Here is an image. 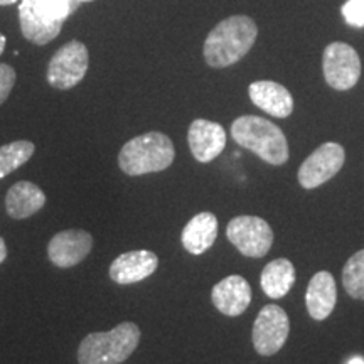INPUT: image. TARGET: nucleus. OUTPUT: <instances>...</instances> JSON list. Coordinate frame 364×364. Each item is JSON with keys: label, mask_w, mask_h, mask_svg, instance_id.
Returning <instances> with one entry per match:
<instances>
[{"label": "nucleus", "mask_w": 364, "mask_h": 364, "mask_svg": "<svg viewBox=\"0 0 364 364\" xmlns=\"http://www.w3.org/2000/svg\"><path fill=\"white\" fill-rule=\"evenodd\" d=\"M258 27L247 16H233L221 21L204 43V59L211 68H228L238 63L253 48Z\"/></svg>", "instance_id": "f257e3e1"}, {"label": "nucleus", "mask_w": 364, "mask_h": 364, "mask_svg": "<svg viewBox=\"0 0 364 364\" xmlns=\"http://www.w3.org/2000/svg\"><path fill=\"white\" fill-rule=\"evenodd\" d=\"M231 136L240 147L257 154L270 166H284L289 161V144L284 132L267 118L255 115L236 118L231 125Z\"/></svg>", "instance_id": "f03ea898"}, {"label": "nucleus", "mask_w": 364, "mask_h": 364, "mask_svg": "<svg viewBox=\"0 0 364 364\" xmlns=\"http://www.w3.org/2000/svg\"><path fill=\"white\" fill-rule=\"evenodd\" d=\"M176 159L172 140L161 132H149L132 139L118 154V166L127 176L136 177L166 171Z\"/></svg>", "instance_id": "7ed1b4c3"}, {"label": "nucleus", "mask_w": 364, "mask_h": 364, "mask_svg": "<svg viewBox=\"0 0 364 364\" xmlns=\"http://www.w3.org/2000/svg\"><path fill=\"white\" fill-rule=\"evenodd\" d=\"M140 329L134 322H122L108 332H91L80 343V364H122L135 353Z\"/></svg>", "instance_id": "20e7f679"}, {"label": "nucleus", "mask_w": 364, "mask_h": 364, "mask_svg": "<svg viewBox=\"0 0 364 364\" xmlns=\"http://www.w3.org/2000/svg\"><path fill=\"white\" fill-rule=\"evenodd\" d=\"M76 4V0H19L22 36L33 44L51 43L61 33Z\"/></svg>", "instance_id": "39448f33"}, {"label": "nucleus", "mask_w": 364, "mask_h": 364, "mask_svg": "<svg viewBox=\"0 0 364 364\" xmlns=\"http://www.w3.org/2000/svg\"><path fill=\"white\" fill-rule=\"evenodd\" d=\"M90 65L88 48L80 41L59 48L48 65V83L58 90H71L83 81Z\"/></svg>", "instance_id": "423d86ee"}, {"label": "nucleus", "mask_w": 364, "mask_h": 364, "mask_svg": "<svg viewBox=\"0 0 364 364\" xmlns=\"http://www.w3.org/2000/svg\"><path fill=\"white\" fill-rule=\"evenodd\" d=\"M226 236L241 255L248 258H262L270 252L273 231L263 218L236 216L228 223Z\"/></svg>", "instance_id": "0eeeda50"}, {"label": "nucleus", "mask_w": 364, "mask_h": 364, "mask_svg": "<svg viewBox=\"0 0 364 364\" xmlns=\"http://www.w3.org/2000/svg\"><path fill=\"white\" fill-rule=\"evenodd\" d=\"M290 332V321L284 309L268 304L258 312L253 324V348L262 356H273L284 348Z\"/></svg>", "instance_id": "6e6552de"}, {"label": "nucleus", "mask_w": 364, "mask_h": 364, "mask_svg": "<svg viewBox=\"0 0 364 364\" xmlns=\"http://www.w3.org/2000/svg\"><path fill=\"white\" fill-rule=\"evenodd\" d=\"M324 78L331 88L338 91L351 90L361 76V59L356 49L346 43H332L322 56Z\"/></svg>", "instance_id": "1a4fd4ad"}, {"label": "nucleus", "mask_w": 364, "mask_h": 364, "mask_svg": "<svg viewBox=\"0 0 364 364\" xmlns=\"http://www.w3.org/2000/svg\"><path fill=\"white\" fill-rule=\"evenodd\" d=\"M344 161L346 152L343 145L336 142L322 144L300 166L297 176L300 186L304 189L318 188L343 169Z\"/></svg>", "instance_id": "9d476101"}, {"label": "nucleus", "mask_w": 364, "mask_h": 364, "mask_svg": "<svg viewBox=\"0 0 364 364\" xmlns=\"http://www.w3.org/2000/svg\"><path fill=\"white\" fill-rule=\"evenodd\" d=\"M93 248V236L85 230L59 231L48 245V257L53 265L71 268L88 257Z\"/></svg>", "instance_id": "9b49d317"}, {"label": "nucleus", "mask_w": 364, "mask_h": 364, "mask_svg": "<svg viewBox=\"0 0 364 364\" xmlns=\"http://www.w3.org/2000/svg\"><path fill=\"white\" fill-rule=\"evenodd\" d=\"M226 130L216 122L198 118L189 127V149L196 161L201 164H208L220 157L226 147Z\"/></svg>", "instance_id": "f8f14e48"}, {"label": "nucleus", "mask_w": 364, "mask_h": 364, "mask_svg": "<svg viewBox=\"0 0 364 364\" xmlns=\"http://www.w3.org/2000/svg\"><path fill=\"white\" fill-rule=\"evenodd\" d=\"M159 267L156 253L149 250H135L117 257L110 265V279L118 285H132L149 279Z\"/></svg>", "instance_id": "ddd939ff"}, {"label": "nucleus", "mask_w": 364, "mask_h": 364, "mask_svg": "<svg viewBox=\"0 0 364 364\" xmlns=\"http://www.w3.org/2000/svg\"><path fill=\"white\" fill-rule=\"evenodd\" d=\"M211 299L223 316H241L252 302V287L241 275H230L213 287Z\"/></svg>", "instance_id": "4468645a"}, {"label": "nucleus", "mask_w": 364, "mask_h": 364, "mask_svg": "<svg viewBox=\"0 0 364 364\" xmlns=\"http://www.w3.org/2000/svg\"><path fill=\"white\" fill-rule=\"evenodd\" d=\"M250 98L260 110L275 118H287L294 112V98L284 85L275 81H255L248 88Z\"/></svg>", "instance_id": "2eb2a0df"}, {"label": "nucleus", "mask_w": 364, "mask_h": 364, "mask_svg": "<svg viewBox=\"0 0 364 364\" xmlns=\"http://www.w3.org/2000/svg\"><path fill=\"white\" fill-rule=\"evenodd\" d=\"M338 302V289L332 273L317 272L309 282L306 292V307L316 321H324L332 314Z\"/></svg>", "instance_id": "dca6fc26"}, {"label": "nucleus", "mask_w": 364, "mask_h": 364, "mask_svg": "<svg viewBox=\"0 0 364 364\" xmlns=\"http://www.w3.org/2000/svg\"><path fill=\"white\" fill-rule=\"evenodd\" d=\"M218 238V218L213 213H199L189 220L181 235L182 247L191 255H203L215 245Z\"/></svg>", "instance_id": "f3484780"}, {"label": "nucleus", "mask_w": 364, "mask_h": 364, "mask_svg": "<svg viewBox=\"0 0 364 364\" xmlns=\"http://www.w3.org/2000/svg\"><path fill=\"white\" fill-rule=\"evenodd\" d=\"M44 204L46 194L43 189L29 181L16 182L6 196L7 215L12 220H26L41 211Z\"/></svg>", "instance_id": "a211bd4d"}, {"label": "nucleus", "mask_w": 364, "mask_h": 364, "mask_svg": "<svg viewBox=\"0 0 364 364\" xmlns=\"http://www.w3.org/2000/svg\"><path fill=\"white\" fill-rule=\"evenodd\" d=\"M295 284V267L287 258H277L263 268L260 275L262 290L270 299H282Z\"/></svg>", "instance_id": "6ab92c4d"}, {"label": "nucleus", "mask_w": 364, "mask_h": 364, "mask_svg": "<svg viewBox=\"0 0 364 364\" xmlns=\"http://www.w3.org/2000/svg\"><path fill=\"white\" fill-rule=\"evenodd\" d=\"M36 145L29 140H16L0 147V179L12 174L34 156Z\"/></svg>", "instance_id": "aec40b11"}, {"label": "nucleus", "mask_w": 364, "mask_h": 364, "mask_svg": "<svg viewBox=\"0 0 364 364\" xmlns=\"http://www.w3.org/2000/svg\"><path fill=\"white\" fill-rule=\"evenodd\" d=\"M343 285L353 299L364 300V250L354 253L343 268Z\"/></svg>", "instance_id": "412c9836"}, {"label": "nucleus", "mask_w": 364, "mask_h": 364, "mask_svg": "<svg viewBox=\"0 0 364 364\" xmlns=\"http://www.w3.org/2000/svg\"><path fill=\"white\" fill-rule=\"evenodd\" d=\"M341 12L349 26L364 27V0H348Z\"/></svg>", "instance_id": "4be33fe9"}, {"label": "nucleus", "mask_w": 364, "mask_h": 364, "mask_svg": "<svg viewBox=\"0 0 364 364\" xmlns=\"http://www.w3.org/2000/svg\"><path fill=\"white\" fill-rule=\"evenodd\" d=\"M14 85H16V71H14V68L0 63V105L9 98Z\"/></svg>", "instance_id": "5701e85b"}, {"label": "nucleus", "mask_w": 364, "mask_h": 364, "mask_svg": "<svg viewBox=\"0 0 364 364\" xmlns=\"http://www.w3.org/2000/svg\"><path fill=\"white\" fill-rule=\"evenodd\" d=\"M7 257V247H6V241L2 240V236H0V263L6 260Z\"/></svg>", "instance_id": "b1692460"}, {"label": "nucleus", "mask_w": 364, "mask_h": 364, "mask_svg": "<svg viewBox=\"0 0 364 364\" xmlns=\"http://www.w3.org/2000/svg\"><path fill=\"white\" fill-rule=\"evenodd\" d=\"M6 43H7L6 36H4V34H0V56H2L4 49H6Z\"/></svg>", "instance_id": "393cba45"}, {"label": "nucleus", "mask_w": 364, "mask_h": 364, "mask_svg": "<svg viewBox=\"0 0 364 364\" xmlns=\"http://www.w3.org/2000/svg\"><path fill=\"white\" fill-rule=\"evenodd\" d=\"M348 364H364V358H361V356H356V358H353L351 361H349Z\"/></svg>", "instance_id": "a878e982"}, {"label": "nucleus", "mask_w": 364, "mask_h": 364, "mask_svg": "<svg viewBox=\"0 0 364 364\" xmlns=\"http://www.w3.org/2000/svg\"><path fill=\"white\" fill-rule=\"evenodd\" d=\"M16 2H19V0H0V6H12Z\"/></svg>", "instance_id": "bb28decb"}, {"label": "nucleus", "mask_w": 364, "mask_h": 364, "mask_svg": "<svg viewBox=\"0 0 364 364\" xmlns=\"http://www.w3.org/2000/svg\"><path fill=\"white\" fill-rule=\"evenodd\" d=\"M76 2H78V4L80 2H93V0H76Z\"/></svg>", "instance_id": "cd10ccee"}]
</instances>
